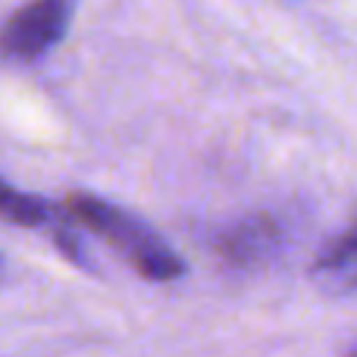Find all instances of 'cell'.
<instances>
[{
    "label": "cell",
    "mask_w": 357,
    "mask_h": 357,
    "mask_svg": "<svg viewBox=\"0 0 357 357\" xmlns=\"http://www.w3.org/2000/svg\"><path fill=\"white\" fill-rule=\"evenodd\" d=\"M66 210L88 232L110 241L126 257V264L135 266L138 276L151 279V282H173V279L185 276L182 257L135 213H129V210L116 207L110 201H100L94 195H79V191L69 195Z\"/></svg>",
    "instance_id": "obj_1"
},
{
    "label": "cell",
    "mask_w": 357,
    "mask_h": 357,
    "mask_svg": "<svg viewBox=\"0 0 357 357\" xmlns=\"http://www.w3.org/2000/svg\"><path fill=\"white\" fill-rule=\"evenodd\" d=\"M79 0H29L0 25V56L35 63L66 38Z\"/></svg>",
    "instance_id": "obj_2"
},
{
    "label": "cell",
    "mask_w": 357,
    "mask_h": 357,
    "mask_svg": "<svg viewBox=\"0 0 357 357\" xmlns=\"http://www.w3.org/2000/svg\"><path fill=\"white\" fill-rule=\"evenodd\" d=\"M282 248H285L282 222L266 213L248 216V220L226 229V232L216 238V254H220L229 266H238V270H254V266L279 257Z\"/></svg>",
    "instance_id": "obj_3"
},
{
    "label": "cell",
    "mask_w": 357,
    "mask_h": 357,
    "mask_svg": "<svg viewBox=\"0 0 357 357\" xmlns=\"http://www.w3.org/2000/svg\"><path fill=\"white\" fill-rule=\"evenodd\" d=\"M0 216L13 226H22V229H47V232H56L63 226V213L47 204L44 197L35 195H25V191L13 188L6 178H0Z\"/></svg>",
    "instance_id": "obj_4"
},
{
    "label": "cell",
    "mask_w": 357,
    "mask_h": 357,
    "mask_svg": "<svg viewBox=\"0 0 357 357\" xmlns=\"http://www.w3.org/2000/svg\"><path fill=\"white\" fill-rule=\"evenodd\" d=\"M314 279L333 291H351L354 285V229L335 235L314 260Z\"/></svg>",
    "instance_id": "obj_5"
}]
</instances>
